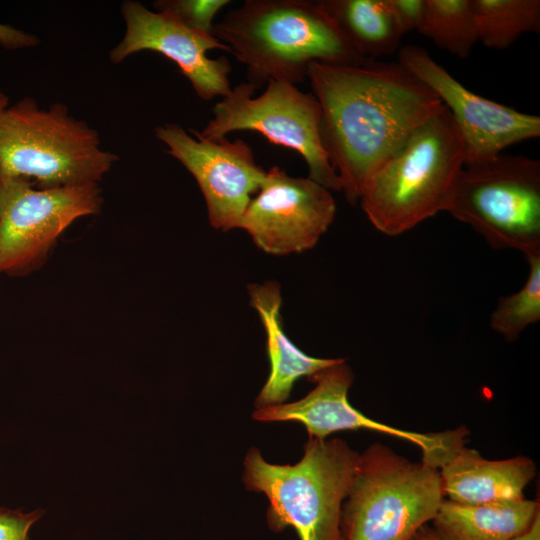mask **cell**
Listing matches in <instances>:
<instances>
[{
    "label": "cell",
    "instance_id": "6da1fadb",
    "mask_svg": "<svg viewBox=\"0 0 540 540\" xmlns=\"http://www.w3.org/2000/svg\"><path fill=\"white\" fill-rule=\"evenodd\" d=\"M307 78L320 106L322 145L351 205L376 169L442 106L398 62H312Z\"/></svg>",
    "mask_w": 540,
    "mask_h": 540
},
{
    "label": "cell",
    "instance_id": "7a4b0ae2",
    "mask_svg": "<svg viewBox=\"0 0 540 540\" xmlns=\"http://www.w3.org/2000/svg\"><path fill=\"white\" fill-rule=\"evenodd\" d=\"M212 35L247 69L256 88L296 85L312 62L355 65L363 58L319 1L246 0L214 23Z\"/></svg>",
    "mask_w": 540,
    "mask_h": 540
},
{
    "label": "cell",
    "instance_id": "3957f363",
    "mask_svg": "<svg viewBox=\"0 0 540 540\" xmlns=\"http://www.w3.org/2000/svg\"><path fill=\"white\" fill-rule=\"evenodd\" d=\"M464 166L463 138L442 104L370 176L361 207L379 232L403 234L445 211Z\"/></svg>",
    "mask_w": 540,
    "mask_h": 540
},
{
    "label": "cell",
    "instance_id": "277c9868",
    "mask_svg": "<svg viewBox=\"0 0 540 540\" xmlns=\"http://www.w3.org/2000/svg\"><path fill=\"white\" fill-rule=\"evenodd\" d=\"M358 455L341 439L309 437L300 461L277 465L251 447L244 458L243 482L268 498L271 530L292 527L299 540H343L342 507Z\"/></svg>",
    "mask_w": 540,
    "mask_h": 540
},
{
    "label": "cell",
    "instance_id": "5b68a950",
    "mask_svg": "<svg viewBox=\"0 0 540 540\" xmlns=\"http://www.w3.org/2000/svg\"><path fill=\"white\" fill-rule=\"evenodd\" d=\"M116 160L99 133L61 103L41 108L24 98L0 115V176L39 188L98 184Z\"/></svg>",
    "mask_w": 540,
    "mask_h": 540
},
{
    "label": "cell",
    "instance_id": "8992f818",
    "mask_svg": "<svg viewBox=\"0 0 540 540\" xmlns=\"http://www.w3.org/2000/svg\"><path fill=\"white\" fill-rule=\"evenodd\" d=\"M444 499L437 468L372 444L358 455L343 503V540H412Z\"/></svg>",
    "mask_w": 540,
    "mask_h": 540
},
{
    "label": "cell",
    "instance_id": "52a82bcc",
    "mask_svg": "<svg viewBox=\"0 0 540 540\" xmlns=\"http://www.w3.org/2000/svg\"><path fill=\"white\" fill-rule=\"evenodd\" d=\"M445 211L492 248L515 249L525 256L539 253V160L501 153L465 165Z\"/></svg>",
    "mask_w": 540,
    "mask_h": 540
},
{
    "label": "cell",
    "instance_id": "ba28073f",
    "mask_svg": "<svg viewBox=\"0 0 540 540\" xmlns=\"http://www.w3.org/2000/svg\"><path fill=\"white\" fill-rule=\"evenodd\" d=\"M256 87L242 82L216 102L213 117L198 134L210 140L235 131H254L269 142L297 151L305 160L309 178L330 191H342L339 176L324 150L320 135L321 111L312 93L296 85L269 81L253 97Z\"/></svg>",
    "mask_w": 540,
    "mask_h": 540
},
{
    "label": "cell",
    "instance_id": "9c48e42d",
    "mask_svg": "<svg viewBox=\"0 0 540 540\" xmlns=\"http://www.w3.org/2000/svg\"><path fill=\"white\" fill-rule=\"evenodd\" d=\"M101 204L98 184L35 188L0 176V273L27 272L74 221L98 213Z\"/></svg>",
    "mask_w": 540,
    "mask_h": 540
},
{
    "label": "cell",
    "instance_id": "30bf717a",
    "mask_svg": "<svg viewBox=\"0 0 540 540\" xmlns=\"http://www.w3.org/2000/svg\"><path fill=\"white\" fill-rule=\"evenodd\" d=\"M190 136L180 125L167 123L155 130L166 152L195 178L206 202L208 218L215 229H239L243 214L266 175L242 139Z\"/></svg>",
    "mask_w": 540,
    "mask_h": 540
},
{
    "label": "cell",
    "instance_id": "8fae6325",
    "mask_svg": "<svg viewBox=\"0 0 540 540\" xmlns=\"http://www.w3.org/2000/svg\"><path fill=\"white\" fill-rule=\"evenodd\" d=\"M398 63L427 86L451 113L465 145V165L540 136V117L484 98L461 84L424 48L399 49Z\"/></svg>",
    "mask_w": 540,
    "mask_h": 540
},
{
    "label": "cell",
    "instance_id": "7c38bea8",
    "mask_svg": "<svg viewBox=\"0 0 540 540\" xmlns=\"http://www.w3.org/2000/svg\"><path fill=\"white\" fill-rule=\"evenodd\" d=\"M259 193L240 221L266 253L287 255L313 248L336 214L329 189L311 178L292 177L278 166L266 171Z\"/></svg>",
    "mask_w": 540,
    "mask_h": 540
},
{
    "label": "cell",
    "instance_id": "4fadbf2b",
    "mask_svg": "<svg viewBox=\"0 0 540 540\" xmlns=\"http://www.w3.org/2000/svg\"><path fill=\"white\" fill-rule=\"evenodd\" d=\"M121 13L126 30L110 51L113 63H120L137 52L154 51L176 63L202 100L222 98L230 92L228 59H212L207 55L213 49L229 53L230 50L212 34L196 31L171 14L151 11L137 1H124Z\"/></svg>",
    "mask_w": 540,
    "mask_h": 540
},
{
    "label": "cell",
    "instance_id": "5bb4252c",
    "mask_svg": "<svg viewBox=\"0 0 540 540\" xmlns=\"http://www.w3.org/2000/svg\"><path fill=\"white\" fill-rule=\"evenodd\" d=\"M308 379L315 383V387L305 397L291 403L256 408L253 419L260 422H299L306 427L309 437L317 439H326L339 431L371 430L417 445L422 451V460L430 459L445 446L448 430L436 433L407 431L375 421L355 409L347 397L353 373L343 358Z\"/></svg>",
    "mask_w": 540,
    "mask_h": 540
},
{
    "label": "cell",
    "instance_id": "9a60e30c",
    "mask_svg": "<svg viewBox=\"0 0 540 540\" xmlns=\"http://www.w3.org/2000/svg\"><path fill=\"white\" fill-rule=\"evenodd\" d=\"M445 450L437 470L444 497L469 505L506 504L524 499V489L536 475V465L526 456L488 460L465 446L468 430L461 426Z\"/></svg>",
    "mask_w": 540,
    "mask_h": 540
},
{
    "label": "cell",
    "instance_id": "2e32d148",
    "mask_svg": "<svg viewBox=\"0 0 540 540\" xmlns=\"http://www.w3.org/2000/svg\"><path fill=\"white\" fill-rule=\"evenodd\" d=\"M251 306L257 311L267 339L270 373L256 397L261 408L285 403L295 382L339 362L342 358H316L305 354L287 337L281 321L282 296L276 281L248 286Z\"/></svg>",
    "mask_w": 540,
    "mask_h": 540
},
{
    "label": "cell",
    "instance_id": "e0dca14e",
    "mask_svg": "<svg viewBox=\"0 0 540 540\" xmlns=\"http://www.w3.org/2000/svg\"><path fill=\"white\" fill-rule=\"evenodd\" d=\"M539 502L469 505L444 499L432 529L441 540H509L525 531L539 512Z\"/></svg>",
    "mask_w": 540,
    "mask_h": 540
},
{
    "label": "cell",
    "instance_id": "ac0fdd59",
    "mask_svg": "<svg viewBox=\"0 0 540 540\" xmlns=\"http://www.w3.org/2000/svg\"><path fill=\"white\" fill-rule=\"evenodd\" d=\"M353 48L365 59L401 48L399 31L386 0H319Z\"/></svg>",
    "mask_w": 540,
    "mask_h": 540
},
{
    "label": "cell",
    "instance_id": "d6986e66",
    "mask_svg": "<svg viewBox=\"0 0 540 540\" xmlns=\"http://www.w3.org/2000/svg\"><path fill=\"white\" fill-rule=\"evenodd\" d=\"M478 41L503 50L524 33L540 32L539 0H469Z\"/></svg>",
    "mask_w": 540,
    "mask_h": 540
},
{
    "label": "cell",
    "instance_id": "ffe728a7",
    "mask_svg": "<svg viewBox=\"0 0 540 540\" xmlns=\"http://www.w3.org/2000/svg\"><path fill=\"white\" fill-rule=\"evenodd\" d=\"M418 33L453 56L467 58L478 41L469 0H426Z\"/></svg>",
    "mask_w": 540,
    "mask_h": 540
},
{
    "label": "cell",
    "instance_id": "44dd1931",
    "mask_svg": "<svg viewBox=\"0 0 540 540\" xmlns=\"http://www.w3.org/2000/svg\"><path fill=\"white\" fill-rule=\"evenodd\" d=\"M529 275L516 293L501 298L490 318L491 328L507 342H514L529 325L540 319V252L526 256Z\"/></svg>",
    "mask_w": 540,
    "mask_h": 540
},
{
    "label": "cell",
    "instance_id": "7402d4cb",
    "mask_svg": "<svg viewBox=\"0 0 540 540\" xmlns=\"http://www.w3.org/2000/svg\"><path fill=\"white\" fill-rule=\"evenodd\" d=\"M230 3L229 0H159L153 7L196 31L212 34L216 15Z\"/></svg>",
    "mask_w": 540,
    "mask_h": 540
},
{
    "label": "cell",
    "instance_id": "603a6c76",
    "mask_svg": "<svg viewBox=\"0 0 540 540\" xmlns=\"http://www.w3.org/2000/svg\"><path fill=\"white\" fill-rule=\"evenodd\" d=\"M41 509L30 512L0 507V540H32V526L42 517Z\"/></svg>",
    "mask_w": 540,
    "mask_h": 540
},
{
    "label": "cell",
    "instance_id": "cb8c5ba5",
    "mask_svg": "<svg viewBox=\"0 0 540 540\" xmlns=\"http://www.w3.org/2000/svg\"><path fill=\"white\" fill-rule=\"evenodd\" d=\"M397 27L404 36L419 31L425 15L426 0H386Z\"/></svg>",
    "mask_w": 540,
    "mask_h": 540
},
{
    "label": "cell",
    "instance_id": "d4e9b609",
    "mask_svg": "<svg viewBox=\"0 0 540 540\" xmlns=\"http://www.w3.org/2000/svg\"><path fill=\"white\" fill-rule=\"evenodd\" d=\"M37 36L15 28L11 25L0 23V46L7 50H18L37 46Z\"/></svg>",
    "mask_w": 540,
    "mask_h": 540
},
{
    "label": "cell",
    "instance_id": "484cf974",
    "mask_svg": "<svg viewBox=\"0 0 540 540\" xmlns=\"http://www.w3.org/2000/svg\"><path fill=\"white\" fill-rule=\"evenodd\" d=\"M509 540H540V511L536 514L531 525L525 531Z\"/></svg>",
    "mask_w": 540,
    "mask_h": 540
},
{
    "label": "cell",
    "instance_id": "4316f807",
    "mask_svg": "<svg viewBox=\"0 0 540 540\" xmlns=\"http://www.w3.org/2000/svg\"><path fill=\"white\" fill-rule=\"evenodd\" d=\"M412 540H441L431 527L424 525L421 527Z\"/></svg>",
    "mask_w": 540,
    "mask_h": 540
},
{
    "label": "cell",
    "instance_id": "83f0119b",
    "mask_svg": "<svg viewBox=\"0 0 540 540\" xmlns=\"http://www.w3.org/2000/svg\"><path fill=\"white\" fill-rule=\"evenodd\" d=\"M9 106L7 95L0 89V115Z\"/></svg>",
    "mask_w": 540,
    "mask_h": 540
}]
</instances>
